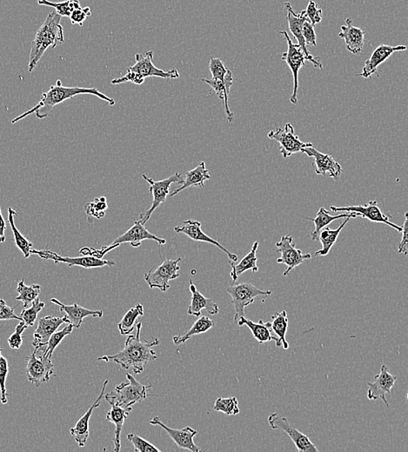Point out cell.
I'll return each instance as SVG.
<instances>
[{
	"label": "cell",
	"mask_w": 408,
	"mask_h": 452,
	"mask_svg": "<svg viewBox=\"0 0 408 452\" xmlns=\"http://www.w3.org/2000/svg\"><path fill=\"white\" fill-rule=\"evenodd\" d=\"M142 322L136 326V334L127 337L122 351L113 355H105L98 358L99 361L113 362L124 370L131 369L134 374H140L144 371L145 367L149 362L157 360V355L154 348L160 344L158 338H152L151 340L141 341L140 333Z\"/></svg>",
	"instance_id": "obj_1"
},
{
	"label": "cell",
	"mask_w": 408,
	"mask_h": 452,
	"mask_svg": "<svg viewBox=\"0 0 408 452\" xmlns=\"http://www.w3.org/2000/svg\"><path fill=\"white\" fill-rule=\"evenodd\" d=\"M81 94H90L98 97V98L105 100L110 106L115 105L114 99L109 98L104 93L100 92L97 88H85V87H67L62 85L60 81H57L56 85H51L49 91L44 92L41 96L39 103L33 106L28 112L17 117L12 120L13 124H15L27 116L35 113L36 118L43 119L49 116L51 110L57 105L63 103L65 100L74 98V97Z\"/></svg>",
	"instance_id": "obj_2"
},
{
	"label": "cell",
	"mask_w": 408,
	"mask_h": 452,
	"mask_svg": "<svg viewBox=\"0 0 408 452\" xmlns=\"http://www.w3.org/2000/svg\"><path fill=\"white\" fill-rule=\"evenodd\" d=\"M62 17L56 12L48 15L38 31L31 47L28 69L33 72L48 48L54 49L65 42L64 29L60 25Z\"/></svg>",
	"instance_id": "obj_3"
},
{
	"label": "cell",
	"mask_w": 408,
	"mask_h": 452,
	"mask_svg": "<svg viewBox=\"0 0 408 452\" xmlns=\"http://www.w3.org/2000/svg\"><path fill=\"white\" fill-rule=\"evenodd\" d=\"M128 383H121L115 387V391L108 393L104 398L111 405H115L129 408L135 403L142 402L148 396V389L152 385H144L141 384L133 375L127 374Z\"/></svg>",
	"instance_id": "obj_4"
},
{
	"label": "cell",
	"mask_w": 408,
	"mask_h": 452,
	"mask_svg": "<svg viewBox=\"0 0 408 452\" xmlns=\"http://www.w3.org/2000/svg\"><path fill=\"white\" fill-rule=\"evenodd\" d=\"M227 292L231 296V303L234 306V320L245 317V309L255 301L256 298L262 296L266 299L272 295L271 291H263L251 283L231 285L227 287Z\"/></svg>",
	"instance_id": "obj_5"
},
{
	"label": "cell",
	"mask_w": 408,
	"mask_h": 452,
	"mask_svg": "<svg viewBox=\"0 0 408 452\" xmlns=\"http://www.w3.org/2000/svg\"><path fill=\"white\" fill-rule=\"evenodd\" d=\"M181 260V258L165 260L158 267L147 272L145 274V281L151 289L157 288L162 292H167L170 288L169 281H174L181 276L179 274L181 270L179 263Z\"/></svg>",
	"instance_id": "obj_6"
},
{
	"label": "cell",
	"mask_w": 408,
	"mask_h": 452,
	"mask_svg": "<svg viewBox=\"0 0 408 452\" xmlns=\"http://www.w3.org/2000/svg\"><path fill=\"white\" fill-rule=\"evenodd\" d=\"M279 33L284 36L286 43H288V51L282 54L281 60L286 62L293 74V90L292 95L290 97V102L293 105H297V103H298L297 93H298L299 88V72L300 69L305 65L307 58L299 44L293 43L288 33L281 31Z\"/></svg>",
	"instance_id": "obj_7"
},
{
	"label": "cell",
	"mask_w": 408,
	"mask_h": 452,
	"mask_svg": "<svg viewBox=\"0 0 408 452\" xmlns=\"http://www.w3.org/2000/svg\"><path fill=\"white\" fill-rule=\"evenodd\" d=\"M268 420L272 430H281L288 434L299 451H319L310 438L297 429L286 417L279 415L278 413H272L268 417Z\"/></svg>",
	"instance_id": "obj_8"
},
{
	"label": "cell",
	"mask_w": 408,
	"mask_h": 452,
	"mask_svg": "<svg viewBox=\"0 0 408 452\" xmlns=\"http://www.w3.org/2000/svg\"><path fill=\"white\" fill-rule=\"evenodd\" d=\"M143 178L147 183L150 184L149 192L153 195V203L149 209L147 210L146 212L140 214V221L143 224H146L148 220L150 219L152 214L154 212L155 210L158 208V206L165 202L167 200L168 196L169 195V192H170V186L174 183H178V184H182L183 178L179 172H176L174 175H172L171 177L163 179L161 181H154L153 178L147 177L146 175H142Z\"/></svg>",
	"instance_id": "obj_9"
},
{
	"label": "cell",
	"mask_w": 408,
	"mask_h": 452,
	"mask_svg": "<svg viewBox=\"0 0 408 452\" xmlns=\"http://www.w3.org/2000/svg\"><path fill=\"white\" fill-rule=\"evenodd\" d=\"M269 139L274 140L279 144V151L285 158L292 156L293 154L302 153L304 148L313 147L312 143H304L300 140L295 132V128L291 124H286L285 128L278 127L276 131L268 133Z\"/></svg>",
	"instance_id": "obj_10"
},
{
	"label": "cell",
	"mask_w": 408,
	"mask_h": 452,
	"mask_svg": "<svg viewBox=\"0 0 408 452\" xmlns=\"http://www.w3.org/2000/svg\"><path fill=\"white\" fill-rule=\"evenodd\" d=\"M275 246L277 248V253H281V257L276 261L278 264L286 265L283 277H286L293 269L312 258V255L303 253L302 250L296 249L295 242L292 236H283L281 241L276 243Z\"/></svg>",
	"instance_id": "obj_11"
},
{
	"label": "cell",
	"mask_w": 408,
	"mask_h": 452,
	"mask_svg": "<svg viewBox=\"0 0 408 452\" xmlns=\"http://www.w3.org/2000/svg\"><path fill=\"white\" fill-rule=\"evenodd\" d=\"M32 254H36L42 260H53L54 264L64 263L69 267H81L85 269L100 268L104 267H113L115 262L104 260L103 258H98L93 256H84L81 258H70L60 256L51 250H32Z\"/></svg>",
	"instance_id": "obj_12"
},
{
	"label": "cell",
	"mask_w": 408,
	"mask_h": 452,
	"mask_svg": "<svg viewBox=\"0 0 408 452\" xmlns=\"http://www.w3.org/2000/svg\"><path fill=\"white\" fill-rule=\"evenodd\" d=\"M37 353L38 351L34 350L26 358V372L29 382L40 386L50 380L51 376L54 374V365L51 363V358L44 355L37 356Z\"/></svg>",
	"instance_id": "obj_13"
},
{
	"label": "cell",
	"mask_w": 408,
	"mask_h": 452,
	"mask_svg": "<svg viewBox=\"0 0 408 452\" xmlns=\"http://www.w3.org/2000/svg\"><path fill=\"white\" fill-rule=\"evenodd\" d=\"M330 209L332 212H354L356 214V215L361 216L363 217V219H368L369 221H371V222L387 224V226L392 227V228L396 230L397 232L399 233H401V230H402V227L397 226V224L391 222L389 220V217L382 212V210H380L378 205V202H377L376 200H373V201H370L368 203H365V205L359 206L342 207L331 206Z\"/></svg>",
	"instance_id": "obj_14"
},
{
	"label": "cell",
	"mask_w": 408,
	"mask_h": 452,
	"mask_svg": "<svg viewBox=\"0 0 408 452\" xmlns=\"http://www.w3.org/2000/svg\"><path fill=\"white\" fill-rule=\"evenodd\" d=\"M284 8L286 11H288V22L290 32L292 33L293 37H295L297 40V44H299L302 50L303 51L304 54L306 55L307 60H309L313 65V67L320 69V70H323V65L321 64L319 58H316L313 55L311 54L304 40L302 34V27L304 23L307 22V18L306 16L305 11H302L299 13H295L293 11L292 5L289 2H286L284 4Z\"/></svg>",
	"instance_id": "obj_15"
},
{
	"label": "cell",
	"mask_w": 408,
	"mask_h": 452,
	"mask_svg": "<svg viewBox=\"0 0 408 452\" xmlns=\"http://www.w3.org/2000/svg\"><path fill=\"white\" fill-rule=\"evenodd\" d=\"M154 51H147L145 56L140 53L135 55V63L128 68V71L136 72L142 76L143 78L158 77L162 78H179V74L176 68L171 69L170 71L165 72L160 68H157L154 65Z\"/></svg>",
	"instance_id": "obj_16"
},
{
	"label": "cell",
	"mask_w": 408,
	"mask_h": 452,
	"mask_svg": "<svg viewBox=\"0 0 408 452\" xmlns=\"http://www.w3.org/2000/svg\"><path fill=\"white\" fill-rule=\"evenodd\" d=\"M302 153L313 158V165L317 175L328 174L330 178L337 181L343 172L341 165L331 155L320 153L313 146L304 148Z\"/></svg>",
	"instance_id": "obj_17"
},
{
	"label": "cell",
	"mask_w": 408,
	"mask_h": 452,
	"mask_svg": "<svg viewBox=\"0 0 408 452\" xmlns=\"http://www.w3.org/2000/svg\"><path fill=\"white\" fill-rule=\"evenodd\" d=\"M396 376L391 374L386 365H382L380 374L375 376L373 383L366 382L368 385V398L370 400L382 399L386 407H389L386 396L390 394L391 390L395 384Z\"/></svg>",
	"instance_id": "obj_18"
},
{
	"label": "cell",
	"mask_w": 408,
	"mask_h": 452,
	"mask_svg": "<svg viewBox=\"0 0 408 452\" xmlns=\"http://www.w3.org/2000/svg\"><path fill=\"white\" fill-rule=\"evenodd\" d=\"M63 324H68L67 317H57L47 316L41 317L38 323L37 329L33 333V346L38 353L44 350L50 337Z\"/></svg>",
	"instance_id": "obj_19"
},
{
	"label": "cell",
	"mask_w": 408,
	"mask_h": 452,
	"mask_svg": "<svg viewBox=\"0 0 408 452\" xmlns=\"http://www.w3.org/2000/svg\"><path fill=\"white\" fill-rule=\"evenodd\" d=\"M174 232L176 233H182L188 236L189 239L196 241V242H204L207 244H213V246L220 248V249L224 251L230 258L231 261L236 262L238 260V256L236 254L230 253L229 251L225 248L222 244L220 242H218L215 240L212 239V237L206 235L205 233L203 232L202 229V223L196 220H186L184 221L179 226H176L174 228Z\"/></svg>",
	"instance_id": "obj_20"
},
{
	"label": "cell",
	"mask_w": 408,
	"mask_h": 452,
	"mask_svg": "<svg viewBox=\"0 0 408 452\" xmlns=\"http://www.w3.org/2000/svg\"><path fill=\"white\" fill-rule=\"evenodd\" d=\"M407 49L406 46L391 47L387 44H380L375 51H373L371 57L366 61L362 72L356 74V77H362L364 78H371L373 74L378 76V67L384 62L389 60L396 51H402Z\"/></svg>",
	"instance_id": "obj_21"
},
{
	"label": "cell",
	"mask_w": 408,
	"mask_h": 452,
	"mask_svg": "<svg viewBox=\"0 0 408 452\" xmlns=\"http://www.w3.org/2000/svg\"><path fill=\"white\" fill-rule=\"evenodd\" d=\"M153 426H160L167 431L169 436L174 441V443L178 445L179 448L185 449L193 452L202 451L193 441V438L198 434V431L193 429L191 427H186L184 429L177 430L172 429V428L165 426V424L161 422L160 417H155L149 422Z\"/></svg>",
	"instance_id": "obj_22"
},
{
	"label": "cell",
	"mask_w": 408,
	"mask_h": 452,
	"mask_svg": "<svg viewBox=\"0 0 408 452\" xmlns=\"http://www.w3.org/2000/svg\"><path fill=\"white\" fill-rule=\"evenodd\" d=\"M144 240H154L161 246L167 243V240L161 239V237H158L154 234L148 232V230L145 227V224L141 223L140 220H136L133 226L127 232L114 240L112 244H119L120 246L121 244L128 243L131 246L136 248L139 247Z\"/></svg>",
	"instance_id": "obj_23"
},
{
	"label": "cell",
	"mask_w": 408,
	"mask_h": 452,
	"mask_svg": "<svg viewBox=\"0 0 408 452\" xmlns=\"http://www.w3.org/2000/svg\"><path fill=\"white\" fill-rule=\"evenodd\" d=\"M364 30L352 26L351 18L345 19V26L341 27V33H338V37L344 40L345 47L349 53L354 55L361 53L363 47L365 43Z\"/></svg>",
	"instance_id": "obj_24"
},
{
	"label": "cell",
	"mask_w": 408,
	"mask_h": 452,
	"mask_svg": "<svg viewBox=\"0 0 408 452\" xmlns=\"http://www.w3.org/2000/svg\"><path fill=\"white\" fill-rule=\"evenodd\" d=\"M108 378H106L105 382H104L101 392H100L98 399L95 400V402L92 403L91 407L88 410V412L83 415L81 419L78 421L77 424H75V426L71 428L70 433L72 436L74 437L75 441L77 442L79 447H84L86 443H88L90 417H92L93 410L100 405V403H101V400L104 398V394H105L106 385L108 384Z\"/></svg>",
	"instance_id": "obj_25"
},
{
	"label": "cell",
	"mask_w": 408,
	"mask_h": 452,
	"mask_svg": "<svg viewBox=\"0 0 408 452\" xmlns=\"http://www.w3.org/2000/svg\"><path fill=\"white\" fill-rule=\"evenodd\" d=\"M51 302L60 306V312L65 313V316L67 317L68 320V324H72L74 328L81 327L83 320H84L86 317H103V310L85 309L84 307L79 305L77 303H74V305H64V303H62L60 301H58L56 299H51Z\"/></svg>",
	"instance_id": "obj_26"
},
{
	"label": "cell",
	"mask_w": 408,
	"mask_h": 452,
	"mask_svg": "<svg viewBox=\"0 0 408 452\" xmlns=\"http://www.w3.org/2000/svg\"><path fill=\"white\" fill-rule=\"evenodd\" d=\"M202 81L211 86L214 93L219 97V99L223 100L227 122L230 123L233 122L234 115L231 112L229 105H228V95H229L231 85L234 84L233 72L230 70L228 71L226 77H225V81L212 78L211 79L203 78Z\"/></svg>",
	"instance_id": "obj_27"
},
{
	"label": "cell",
	"mask_w": 408,
	"mask_h": 452,
	"mask_svg": "<svg viewBox=\"0 0 408 452\" xmlns=\"http://www.w3.org/2000/svg\"><path fill=\"white\" fill-rule=\"evenodd\" d=\"M190 292L192 293L191 303L188 307V313L189 315L199 317L202 315V310H206L207 313L211 315H215L219 313V305L214 302L212 299L206 298L203 296L196 286L193 284V281H190Z\"/></svg>",
	"instance_id": "obj_28"
},
{
	"label": "cell",
	"mask_w": 408,
	"mask_h": 452,
	"mask_svg": "<svg viewBox=\"0 0 408 452\" xmlns=\"http://www.w3.org/2000/svg\"><path fill=\"white\" fill-rule=\"evenodd\" d=\"M259 247V241H255L252 244V249L238 264L235 262L230 260L231 267V277L234 283H236L238 277L247 271H252V272L259 271L257 265V251Z\"/></svg>",
	"instance_id": "obj_29"
},
{
	"label": "cell",
	"mask_w": 408,
	"mask_h": 452,
	"mask_svg": "<svg viewBox=\"0 0 408 452\" xmlns=\"http://www.w3.org/2000/svg\"><path fill=\"white\" fill-rule=\"evenodd\" d=\"M237 321L238 326H247L250 329L252 336L259 344L271 342L272 340L276 342L278 340L277 337L272 335L271 322L265 323L261 319L258 323H255L245 317H241Z\"/></svg>",
	"instance_id": "obj_30"
},
{
	"label": "cell",
	"mask_w": 408,
	"mask_h": 452,
	"mask_svg": "<svg viewBox=\"0 0 408 452\" xmlns=\"http://www.w3.org/2000/svg\"><path fill=\"white\" fill-rule=\"evenodd\" d=\"M211 178L210 172L207 170L206 167V163L204 161L200 162L198 167L193 169L191 171L186 172L185 175V179L183 181L182 185L181 187L174 190L170 195L174 196L178 194V193L183 191L186 188L192 187V186H199V187H204L205 185V182L209 181Z\"/></svg>",
	"instance_id": "obj_31"
},
{
	"label": "cell",
	"mask_w": 408,
	"mask_h": 452,
	"mask_svg": "<svg viewBox=\"0 0 408 452\" xmlns=\"http://www.w3.org/2000/svg\"><path fill=\"white\" fill-rule=\"evenodd\" d=\"M131 410H133L131 407L123 408V407L113 405L112 409L106 414V420L115 426V436H114L113 444L114 451L116 452L120 450L121 431H122L124 421H126Z\"/></svg>",
	"instance_id": "obj_32"
},
{
	"label": "cell",
	"mask_w": 408,
	"mask_h": 452,
	"mask_svg": "<svg viewBox=\"0 0 408 452\" xmlns=\"http://www.w3.org/2000/svg\"><path fill=\"white\" fill-rule=\"evenodd\" d=\"M358 216L356 215L354 212H345L341 214L338 216H332L330 212L327 210L325 209L324 207L320 208L319 212H317L316 219H312V217H307V219L313 221L314 226H316V229L313 230V233H310L311 237L313 240H318V237L320 231L329 226L332 222H334L335 220L347 219V217H352V219H355Z\"/></svg>",
	"instance_id": "obj_33"
},
{
	"label": "cell",
	"mask_w": 408,
	"mask_h": 452,
	"mask_svg": "<svg viewBox=\"0 0 408 452\" xmlns=\"http://www.w3.org/2000/svg\"><path fill=\"white\" fill-rule=\"evenodd\" d=\"M352 217H347L343 223L338 227L337 229L332 230L328 228V227H325L323 230L320 231L319 237H318V240L320 241L321 244H323V248L320 250L317 251L314 253V256H327L328 253H330L332 248L337 242L338 235L341 233V231L343 230L344 227L347 226V224L349 222Z\"/></svg>",
	"instance_id": "obj_34"
},
{
	"label": "cell",
	"mask_w": 408,
	"mask_h": 452,
	"mask_svg": "<svg viewBox=\"0 0 408 452\" xmlns=\"http://www.w3.org/2000/svg\"><path fill=\"white\" fill-rule=\"evenodd\" d=\"M271 320V330L274 331L278 338V340L275 342L276 346H282L283 349L288 350L289 344L286 340L289 322L288 313H286V310H282L281 312H276L275 315L272 316Z\"/></svg>",
	"instance_id": "obj_35"
},
{
	"label": "cell",
	"mask_w": 408,
	"mask_h": 452,
	"mask_svg": "<svg viewBox=\"0 0 408 452\" xmlns=\"http://www.w3.org/2000/svg\"><path fill=\"white\" fill-rule=\"evenodd\" d=\"M214 326H215V322H214L213 319H211L210 317L206 316L200 317L199 319L193 324L191 329H190L188 333L184 335H179V336H174L172 337V341H174V344H177V346L178 344H184L193 336L206 333V331L212 329Z\"/></svg>",
	"instance_id": "obj_36"
},
{
	"label": "cell",
	"mask_w": 408,
	"mask_h": 452,
	"mask_svg": "<svg viewBox=\"0 0 408 452\" xmlns=\"http://www.w3.org/2000/svg\"><path fill=\"white\" fill-rule=\"evenodd\" d=\"M17 212L12 207L8 208V222L13 231V236H15V240L17 247L19 248L22 253L24 254L25 258H28L32 253L31 251L33 250V244L31 241L27 239L26 237L24 236L22 233L19 232L18 228H17L15 223V217L17 215Z\"/></svg>",
	"instance_id": "obj_37"
},
{
	"label": "cell",
	"mask_w": 408,
	"mask_h": 452,
	"mask_svg": "<svg viewBox=\"0 0 408 452\" xmlns=\"http://www.w3.org/2000/svg\"><path fill=\"white\" fill-rule=\"evenodd\" d=\"M144 315V307L140 303H137L133 308L128 310L124 314L122 320L117 324V328L122 336L133 333L134 330V324L136 322L138 317Z\"/></svg>",
	"instance_id": "obj_38"
},
{
	"label": "cell",
	"mask_w": 408,
	"mask_h": 452,
	"mask_svg": "<svg viewBox=\"0 0 408 452\" xmlns=\"http://www.w3.org/2000/svg\"><path fill=\"white\" fill-rule=\"evenodd\" d=\"M41 286L40 285H26L25 279L23 278L22 281L19 282L18 287H17L19 296H17L16 300L22 302L24 308H26L32 305L36 299L39 298Z\"/></svg>",
	"instance_id": "obj_39"
},
{
	"label": "cell",
	"mask_w": 408,
	"mask_h": 452,
	"mask_svg": "<svg viewBox=\"0 0 408 452\" xmlns=\"http://www.w3.org/2000/svg\"><path fill=\"white\" fill-rule=\"evenodd\" d=\"M40 6H50L55 9V12L61 17L70 16L74 9L81 8V3L79 0H67L63 2H51L49 0H38Z\"/></svg>",
	"instance_id": "obj_40"
},
{
	"label": "cell",
	"mask_w": 408,
	"mask_h": 452,
	"mask_svg": "<svg viewBox=\"0 0 408 452\" xmlns=\"http://www.w3.org/2000/svg\"><path fill=\"white\" fill-rule=\"evenodd\" d=\"M72 330H74V326L72 324H68L67 326H65L64 329H62L60 331H55V333L51 335L48 340V342L46 344V348L43 351V355L48 358H51L53 357L54 351L56 349L58 344L62 342V340L68 335L72 334Z\"/></svg>",
	"instance_id": "obj_41"
},
{
	"label": "cell",
	"mask_w": 408,
	"mask_h": 452,
	"mask_svg": "<svg viewBox=\"0 0 408 452\" xmlns=\"http://www.w3.org/2000/svg\"><path fill=\"white\" fill-rule=\"evenodd\" d=\"M213 410L215 412L226 414L227 416H235L240 413L238 399L235 396L227 399H218L215 403H214Z\"/></svg>",
	"instance_id": "obj_42"
},
{
	"label": "cell",
	"mask_w": 408,
	"mask_h": 452,
	"mask_svg": "<svg viewBox=\"0 0 408 452\" xmlns=\"http://www.w3.org/2000/svg\"><path fill=\"white\" fill-rule=\"evenodd\" d=\"M46 303L41 302L39 298L36 299L35 301L32 303V306L26 307V308L22 310V314H20V317H22L24 323L26 324V326L28 328L32 327L35 324L38 315L39 313L44 308Z\"/></svg>",
	"instance_id": "obj_43"
},
{
	"label": "cell",
	"mask_w": 408,
	"mask_h": 452,
	"mask_svg": "<svg viewBox=\"0 0 408 452\" xmlns=\"http://www.w3.org/2000/svg\"><path fill=\"white\" fill-rule=\"evenodd\" d=\"M107 202L105 196L96 198L92 202L85 206V212L89 217H96V219H102L106 215L107 209Z\"/></svg>",
	"instance_id": "obj_44"
},
{
	"label": "cell",
	"mask_w": 408,
	"mask_h": 452,
	"mask_svg": "<svg viewBox=\"0 0 408 452\" xmlns=\"http://www.w3.org/2000/svg\"><path fill=\"white\" fill-rule=\"evenodd\" d=\"M8 372V361L3 357L2 349L0 348V401L3 405H6L8 402V392H6V378Z\"/></svg>",
	"instance_id": "obj_45"
},
{
	"label": "cell",
	"mask_w": 408,
	"mask_h": 452,
	"mask_svg": "<svg viewBox=\"0 0 408 452\" xmlns=\"http://www.w3.org/2000/svg\"><path fill=\"white\" fill-rule=\"evenodd\" d=\"M127 440L133 443L135 451L137 452H161L160 449L154 446L144 438L134 433L127 435Z\"/></svg>",
	"instance_id": "obj_46"
},
{
	"label": "cell",
	"mask_w": 408,
	"mask_h": 452,
	"mask_svg": "<svg viewBox=\"0 0 408 452\" xmlns=\"http://www.w3.org/2000/svg\"><path fill=\"white\" fill-rule=\"evenodd\" d=\"M209 70L212 74L213 78L225 81V77H226L229 69L226 67V65H224L223 61L220 58H211Z\"/></svg>",
	"instance_id": "obj_47"
},
{
	"label": "cell",
	"mask_w": 408,
	"mask_h": 452,
	"mask_svg": "<svg viewBox=\"0 0 408 452\" xmlns=\"http://www.w3.org/2000/svg\"><path fill=\"white\" fill-rule=\"evenodd\" d=\"M26 324L24 323V321H19V324L15 328V331L11 335V337L8 338L9 346L12 349H19L22 347L23 344V333L27 329Z\"/></svg>",
	"instance_id": "obj_48"
},
{
	"label": "cell",
	"mask_w": 408,
	"mask_h": 452,
	"mask_svg": "<svg viewBox=\"0 0 408 452\" xmlns=\"http://www.w3.org/2000/svg\"><path fill=\"white\" fill-rule=\"evenodd\" d=\"M307 20L312 24L313 26L317 25L323 20V10L318 8L316 2L314 0H310L309 5L305 10Z\"/></svg>",
	"instance_id": "obj_49"
},
{
	"label": "cell",
	"mask_w": 408,
	"mask_h": 452,
	"mask_svg": "<svg viewBox=\"0 0 408 452\" xmlns=\"http://www.w3.org/2000/svg\"><path fill=\"white\" fill-rule=\"evenodd\" d=\"M90 16H92L91 8H90L89 6H86V8H78L74 9L69 17H70L72 25H79L82 26L83 24L85 22V19Z\"/></svg>",
	"instance_id": "obj_50"
},
{
	"label": "cell",
	"mask_w": 408,
	"mask_h": 452,
	"mask_svg": "<svg viewBox=\"0 0 408 452\" xmlns=\"http://www.w3.org/2000/svg\"><path fill=\"white\" fill-rule=\"evenodd\" d=\"M302 34L307 47H316L317 46V36L314 26L311 24L309 20L304 23L302 27Z\"/></svg>",
	"instance_id": "obj_51"
},
{
	"label": "cell",
	"mask_w": 408,
	"mask_h": 452,
	"mask_svg": "<svg viewBox=\"0 0 408 452\" xmlns=\"http://www.w3.org/2000/svg\"><path fill=\"white\" fill-rule=\"evenodd\" d=\"M131 82L135 85H142L145 82V78L136 72L128 71L126 75L122 76L119 78H115L112 81L113 85L124 84V83Z\"/></svg>",
	"instance_id": "obj_52"
},
{
	"label": "cell",
	"mask_w": 408,
	"mask_h": 452,
	"mask_svg": "<svg viewBox=\"0 0 408 452\" xmlns=\"http://www.w3.org/2000/svg\"><path fill=\"white\" fill-rule=\"evenodd\" d=\"M13 319L22 320L20 316L16 315L15 309L6 305L4 299H0V321Z\"/></svg>",
	"instance_id": "obj_53"
},
{
	"label": "cell",
	"mask_w": 408,
	"mask_h": 452,
	"mask_svg": "<svg viewBox=\"0 0 408 452\" xmlns=\"http://www.w3.org/2000/svg\"><path fill=\"white\" fill-rule=\"evenodd\" d=\"M407 222H408V213H405V221L403 224L402 230H401V234H402V237H401L400 242L399 244V248H398V253L400 254H403L405 256H407L408 253V241H407Z\"/></svg>",
	"instance_id": "obj_54"
},
{
	"label": "cell",
	"mask_w": 408,
	"mask_h": 452,
	"mask_svg": "<svg viewBox=\"0 0 408 452\" xmlns=\"http://www.w3.org/2000/svg\"><path fill=\"white\" fill-rule=\"evenodd\" d=\"M6 223L4 217H3L1 208H0V244L4 243L6 241Z\"/></svg>",
	"instance_id": "obj_55"
}]
</instances>
